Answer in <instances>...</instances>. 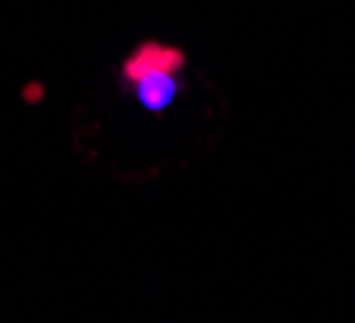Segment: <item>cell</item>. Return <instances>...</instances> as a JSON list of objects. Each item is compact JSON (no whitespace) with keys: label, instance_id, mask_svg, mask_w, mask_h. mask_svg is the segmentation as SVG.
Returning <instances> with one entry per match:
<instances>
[{"label":"cell","instance_id":"1","mask_svg":"<svg viewBox=\"0 0 355 323\" xmlns=\"http://www.w3.org/2000/svg\"><path fill=\"white\" fill-rule=\"evenodd\" d=\"M182 67H186V55L180 49L144 42L125 58L122 83L148 112H166L182 90Z\"/></svg>","mask_w":355,"mask_h":323}]
</instances>
